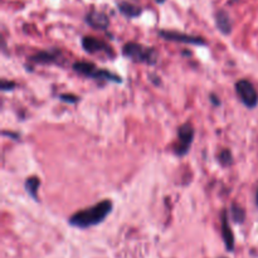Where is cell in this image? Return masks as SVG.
<instances>
[{
    "label": "cell",
    "mask_w": 258,
    "mask_h": 258,
    "mask_svg": "<svg viewBox=\"0 0 258 258\" xmlns=\"http://www.w3.org/2000/svg\"><path fill=\"white\" fill-rule=\"evenodd\" d=\"M112 202L108 201V199H105V201L100 202V203L91 207V208L78 211L77 213H75L68 219V223L72 227L81 229L97 226V224L102 223L107 218L108 214L112 212Z\"/></svg>",
    "instance_id": "cell-1"
},
{
    "label": "cell",
    "mask_w": 258,
    "mask_h": 258,
    "mask_svg": "<svg viewBox=\"0 0 258 258\" xmlns=\"http://www.w3.org/2000/svg\"><path fill=\"white\" fill-rule=\"evenodd\" d=\"M122 54L136 63L154 66L158 63L159 52L153 47H145L140 43L128 42L123 45Z\"/></svg>",
    "instance_id": "cell-2"
},
{
    "label": "cell",
    "mask_w": 258,
    "mask_h": 258,
    "mask_svg": "<svg viewBox=\"0 0 258 258\" xmlns=\"http://www.w3.org/2000/svg\"><path fill=\"white\" fill-rule=\"evenodd\" d=\"M72 68L76 73H78L80 76H83V77L93 78V80L97 81H107V82L115 83L122 82V78H121L120 76L115 75V73L110 72V71L107 70H98V68L91 62H83V60H80V62H76L75 64L72 66Z\"/></svg>",
    "instance_id": "cell-3"
},
{
    "label": "cell",
    "mask_w": 258,
    "mask_h": 258,
    "mask_svg": "<svg viewBox=\"0 0 258 258\" xmlns=\"http://www.w3.org/2000/svg\"><path fill=\"white\" fill-rule=\"evenodd\" d=\"M236 92L246 107L254 108L258 105V92L248 80H239L236 83Z\"/></svg>",
    "instance_id": "cell-4"
},
{
    "label": "cell",
    "mask_w": 258,
    "mask_h": 258,
    "mask_svg": "<svg viewBox=\"0 0 258 258\" xmlns=\"http://www.w3.org/2000/svg\"><path fill=\"white\" fill-rule=\"evenodd\" d=\"M194 127L191 123L186 122L178 128V144L175 145V154L178 156H184L189 153L190 145L194 140Z\"/></svg>",
    "instance_id": "cell-5"
},
{
    "label": "cell",
    "mask_w": 258,
    "mask_h": 258,
    "mask_svg": "<svg viewBox=\"0 0 258 258\" xmlns=\"http://www.w3.org/2000/svg\"><path fill=\"white\" fill-rule=\"evenodd\" d=\"M163 39L171 40V42L184 43V44H193V45H206L207 42L203 37H197V35H189L185 33L175 32V30H160L159 32Z\"/></svg>",
    "instance_id": "cell-6"
},
{
    "label": "cell",
    "mask_w": 258,
    "mask_h": 258,
    "mask_svg": "<svg viewBox=\"0 0 258 258\" xmlns=\"http://www.w3.org/2000/svg\"><path fill=\"white\" fill-rule=\"evenodd\" d=\"M82 47L83 49H85L87 53H90V54L103 53V54H106L107 57H113V52L112 49H111L110 45L96 37L86 35L85 38H82Z\"/></svg>",
    "instance_id": "cell-7"
},
{
    "label": "cell",
    "mask_w": 258,
    "mask_h": 258,
    "mask_svg": "<svg viewBox=\"0 0 258 258\" xmlns=\"http://www.w3.org/2000/svg\"><path fill=\"white\" fill-rule=\"evenodd\" d=\"M85 20L91 28L97 30L107 29L108 25H110V19H108L107 14L96 9L90 10V12L87 13V15H86Z\"/></svg>",
    "instance_id": "cell-8"
},
{
    "label": "cell",
    "mask_w": 258,
    "mask_h": 258,
    "mask_svg": "<svg viewBox=\"0 0 258 258\" xmlns=\"http://www.w3.org/2000/svg\"><path fill=\"white\" fill-rule=\"evenodd\" d=\"M59 57V50L50 49L35 53L34 55L29 57V60L33 63H37V64H53V63H58Z\"/></svg>",
    "instance_id": "cell-9"
},
{
    "label": "cell",
    "mask_w": 258,
    "mask_h": 258,
    "mask_svg": "<svg viewBox=\"0 0 258 258\" xmlns=\"http://www.w3.org/2000/svg\"><path fill=\"white\" fill-rule=\"evenodd\" d=\"M221 221H222V237H223V241H224V244H226L227 251L228 252L234 251V236L231 227H229L228 216H227L226 211L222 212Z\"/></svg>",
    "instance_id": "cell-10"
},
{
    "label": "cell",
    "mask_w": 258,
    "mask_h": 258,
    "mask_svg": "<svg viewBox=\"0 0 258 258\" xmlns=\"http://www.w3.org/2000/svg\"><path fill=\"white\" fill-rule=\"evenodd\" d=\"M214 18H216V25L219 32L224 35L231 34L233 23H232L231 15L228 14V12H226L223 9H219L216 13V15H214Z\"/></svg>",
    "instance_id": "cell-11"
},
{
    "label": "cell",
    "mask_w": 258,
    "mask_h": 258,
    "mask_svg": "<svg viewBox=\"0 0 258 258\" xmlns=\"http://www.w3.org/2000/svg\"><path fill=\"white\" fill-rule=\"evenodd\" d=\"M117 9L120 10L121 14L126 18H138L140 17L143 9L138 5H134L128 2H118L117 3Z\"/></svg>",
    "instance_id": "cell-12"
},
{
    "label": "cell",
    "mask_w": 258,
    "mask_h": 258,
    "mask_svg": "<svg viewBox=\"0 0 258 258\" xmlns=\"http://www.w3.org/2000/svg\"><path fill=\"white\" fill-rule=\"evenodd\" d=\"M39 185H40V180L38 176H29V178H27V180H25V184H24L25 191L28 193V196L35 202L39 201V199H38V188H39Z\"/></svg>",
    "instance_id": "cell-13"
},
{
    "label": "cell",
    "mask_w": 258,
    "mask_h": 258,
    "mask_svg": "<svg viewBox=\"0 0 258 258\" xmlns=\"http://www.w3.org/2000/svg\"><path fill=\"white\" fill-rule=\"evenodd\" d=\"M231 217L233 219L234 223H243L244 219H246V211L242 208L241 206H238L237 203H232L231 206Z\"/></svg>",
    "instance_id": "cell-14"
},
{
    "label": "cell",
    "mask_w": 258,
    "mask_h": 258,
    "mask_svg": "<svg viewBox=\"0 0 258 258\" xmlns=\"http://www.w3.org/2000/svg\"><path fill=\"white\" fill-rule=\"evenodd\" d=\"M218 159L221 165L224 166V168H227V166H229L232 163H233V156H232V153L228 150V149H223V150L219 153Z\"/></svg>",
    "instance_id": "cell-15"
},
{
    "label": "cell",
    "mask_w": 258,
    "mask_h": 258,
    "mask_svg": "<svg viewBox=\"0 0 258 258\" xmlns=\"http://www.w3.org/2000/svg\"><path fill=\"white\" fill-rule=\"evenodd\" d=\"M59 100L64 101L67 103H77L80 101V98L75 95H67V93H64V95H59Z\"/></svg>",
    "instance_id": "cell-16"
},
{
    "label": "cell",
    "mask_w": 258,
    "mask_h": 258,
    "mask_svg": "<svg viewBox=\"0 0 258 258\" xmlns=\"http://www.w3.org/2000/svg\"><path fill=\"white\" fill-rule=\"evenodd\" d=\"M15 83L14 82H12V81H8V80H5V78H3L2 80V90L3 91H12V90H14L15 88Z\"/></svg>",
    "instance_id": "cell-17"
},
{
    "label": "cell",
    "mask_w": 258,
    "mask_h": 258,
    "mask_svg": "<svg viewBox=\"0 0 258 258\" xmlns=\"http://www.w3.org/2000/svg\"><path fill=\"white\" fill-rule=\"evenodd\" d=\"M209 98H211V102L213 103L214 106L221 105V100H218V96L214 95V93H211V95H209Z\"/></svg>",
    "instance_id": "cell-18"
},
{
    "label": "cell",
    "mask_w": 258,
    "mask_h": 258,
    "mask_svg": "<svg viewBox=\"0 0 258 258\" xmlns=\"http://www.w3.org/2000/svg\"><path fill=\"white\" fill-rule=\"evenodd\" d=\"M239 2H241V0H229V2H228V4L233 5V4H237V3H239Z\"/></svg>",
    "instance_id": "cell-19"
},
{
    "label": "cell",
    "mask_w": 258,
    "mask_h": 258,
    "mask_svg": "<svg viewBox=\"0 0 258 258\" xmlns=\"http://www.w3.org/2000/svg\"><path fill=\"white\" fill-rule=\"evenodd\" d=\"M156 3H158V4H164V3H165V0H155Z\"/></svg>",
    "instance_id": "cell-20"
},
{
    "label": "cell",
    "mask_w": 258,
    "mask_h": 258,
    "mask_svg": "<svg viewBox=\"0 0 258 258\" xmlns=\"http://www.w3.org/2000/svg\"><path fill=\"white\" fill-rule=\"evenodd\" d=\"M256 206L258 207V189H257V191H256Z\"/></svg>",
    "instance_id": "cell-21"
}]
</instances>
